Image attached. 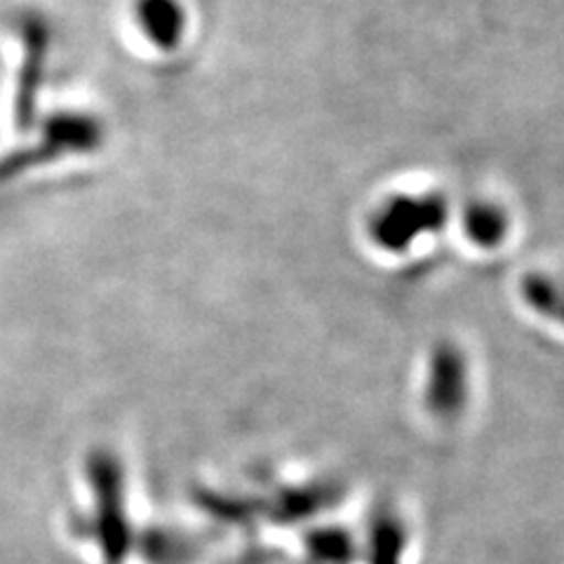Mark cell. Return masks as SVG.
I'll use <instances>...</instances> for the list:
<instances>
[{
  "instance_id": "7a4b0ae2",
  "label": "cell",
  "mask_w": 564,
  "mask_h": 564,
  "mask_svg": "<svg viewBox=\"0 0 564 564\" xmlns=\"http://www.w3.org/2000/svg\"><path fill=\"white\" fill-rule=\"evenodd\" d=\"M137 17L149 41L155 45L174 47L182 41L184 12L176 0H139Z\"/></svg>"
},
{
  "instance_id": "6da1fadb",
  "label": "cell",
  "mask_w": 564,
  "mask_h": 564,
  "mask_svg": "<svg viewBox=\"0 0 564 564\" xmlns=\"http://www.w3.org/2000/svg\"><path fill=\"white\" fill-rule=\"evenodd\" d=\"M90 478L99 494V516L90 522V536L101 543V551L111 564H118L128 553V527L122 520L120 473L109 454L90 458Z\"/></svg>"
},
{
  "instance_id": "3957f363",
  "label": "cell",
  "mask_w": 564,
  "mask_h": 564,
  "mask_svg": "<svg viewBox=\"0 0 564 564\" xmlns=\"http://www.w3.org/2000/svg\"><path fill=\"white\" fill-rule=\"evenodd\" d=\"M468 231L475 240L494 242L503 234V219L497 209L482 205L468 215Z\"/></svg>"
}]
</instances>
